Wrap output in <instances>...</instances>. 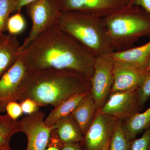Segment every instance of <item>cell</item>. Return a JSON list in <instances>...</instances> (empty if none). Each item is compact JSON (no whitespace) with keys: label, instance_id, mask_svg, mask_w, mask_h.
Segmentation results:
<instances>
[{"label":"cell","instance_id":"1","mask_svg":"<svg viewBox=\"0 0 150 150\" xmlns=\"http://www.w3.org/2000/svg\"><path fill=\"white\" fill-rule=\"evenodd\" d=\"M28 71L47 69L76 71L90 80L95 58L76 40L54 24L20 51Z\"/></svg>","mask_w":150,"mask_h":150},{"label":"cell","instance_id":"2","mask_svg":"<svg viewBox=\"0 0 150 150\" xmlns=\"http://www.w3.org/2000/svg\"><path fill=\"white\" fill-rule=\"evenodd\" d=\"M90 80L73 70L47 69L28 71L17 100H34L39 107H56L76 94L90 91Z\"/></svg>","mask_w":150,"mask_h":150},{"label":"cell","instance_id":"3","mask_svg":"<svg viewBox=\"0 0 150 150\" xmlns=\"http://www.w3.org/2000/svg\"><path fill=\"white\" fill-rule=\"evenodd\" d=\"M58 24L95 58L114 51L104 18L80 12H62Z\"/></svg>","mask_w":150,"mask_h":150},{"label":"cell","instance_id":"4","mask_svg":"<svg viewBox=\"0 0 150 150\" xmlns=\"http://www.w3.org/2000/svg\"><path fill=\"white\" fill-rule=\"evenodd\" d=\"M114 52L133 48L141 38L150 36V12L128 5L104 18Z\"/></svg>","mask_w":150,"mask_h":150},{"label":"cell","instance_id":"5","mask_svg":"<svg viewBox=\"0 0 150 150\" xmlns=\"http://www.w3.org/2000/svg\"><path fill=\"white\" fill-rule=\"evenodd\" d=\"M25 7L32 21V27L21 46L20 51L46 30L58 23L62 13L57 0H36Z\"/></svg>","mask_w":150,"mask_h":150},{"label":"cell","instance_id":"6","mask_svg":"<svg viewBox=\"0 0 150 150\" xmlns=\"http://www.w3.org/2000/svg\"><path fill=\"white\" fill-rule=\"evenodd\" d=\"M114 64L112 54L95 58L90 79V92L97 111L100 110L110 94L113 83Z\"/></svg>","mask_w":150,"mask_h":150},{"label":"cell","instance_id":"7","mask_svg":"<svg viewBox=\"0 0 150 150\" xmlns=\"http://www.w3.org/2000/svg\"><path fill=\"white\" fill-rule=\"evenodd\" d=\"M118 119L100 110L97 111L93 121L79 143L83 150H102L111 139Z\"/></svg>","mask_w":150,"mask_h":150},{"label":"cell","instance_id":"8","mask_svg":"<svg viewBox=\"0 0 150 150\" xmlns=\"http://www.w3.org/2000/svg\"><path fill=\"white\" fill-rule=\"evenodd\" d=\"M62 12H80L106 17L124 8L127 0H57Z\"/></svg>","mask_w":150,"mask_h":150},{"label":"cell","instance_id":"9","mask_svg":"<svg viewBox=\"0 0 150 150\" xmlns=\"http://www.w3.org/2000/svg\"><path fill=\"white\" fill-rule=\"evenodd\" d=\"M45 114L38 110L23 117L19 121L21 132L26 135L28 145L26 150H45L54 126L48 127L44 123Z\"/></svg>","mask_w":150,"mask_h":150},{"label":"cell","instance_id":"10","mask_svg":"<svg viewBox=\"0 0 150 150\" xmlns=\"http://www.w3.org/2000/svg\"><path fill=\"white\" fill-rule=\"evenodd\" d=\"M142 108L137 91H119L110 93L100 110L123 121L139 113Z\"/></svg>","mask_w":150,"mask_h":150},{"label":"cell","instance_id":"11","mask_svg":"<svg viewBox=\"0 0 150 150\" xmlns=\"http://www.w3.org/2000/svg\"><path fill=\"white\" fill-rule=\"evenodd\" d=\"M150 74L146 69L114 61L113 83L110 93L137 91Z\"/></svg>","mask_w":150,"mask_h":150},{"label":"cell","instance_id":"12","mask_svg":"<svg viewBox=\"0 0 150 150\" xmlns=\"http://www.w3.org/2000/svg\"><path fill=\"white\" fill-rule=\"evenodd\" d=\"M27 71L24 62L19 56L12 67L0 79V112L6 111L9 103L17 101L20 87Z\"/></svg>","mask_w":150,"mask_h":150},{"label":"cell","instance_id":"13","mask_svg":"<svg viewBox=\"0 0 150 150\" xmlns=\"http://www.w3.org/2000/svg\"><path fill=\"white\" fill-rule=\"evenodd\" d=\"M21 46L15 35H0V79L18 59Z\"/></svg>","mask_w":150,"mask_h":150},{"label":"cell","instance_id":"14","mask_svg":"<svg viewBox=\"0 0 150 150\" xmlns=\"http://www.w3.org/2000/svg\"><path fill=\"white\" fill-rule=\"evenodd\" d=\"M114 61L146 69L150 62V41L143 46L112 53Z\"/></svg>","mask_w":150,"mask_h":150},{"label":"cell","instance_id":"15","mask_svg":"<svg viewBox=\"0 0 150 150\" xmlns=\"http://www.w3.org/2000/svg\"><path fill=\"white\" fill-rule=\"evenodd\" d=\"M96 112L95 102L90 92L71 113L80 127L83 136L93 121Z\"/></svg>","mask_w":150,"mask_h":150},{"label":"cell","instance_id":"16","mask_svg":"<svg viewBox=\"0 0 150 150\" xmlns=\"http://www.w3.org/2000/svg\"><path fill=\"white\" fill-rule=\"evenodd\" d=\"M54 128L62 142L66 143H80L83 135L79 126L71 114L59 119Z\"/></svg>","mask_w":150,"mask_h":150},{"label":"cell","instance_id":"17","mask_svg":"<svg viewBox=\"0 0 150 150\" xmlns=\"http://www.w3.org/2000/svg\"><path fill=\"white\" fill-rule=\"evenodd\" d=\"M121 127L124 136L131 142L144 130L150 127V107L142 113H137L121 121Z\"/></svg>","mask_w":150,"mask_h":150},{"label":"cell","instance_id":"18","mask_svg":"<svg viewBox=\"0 0 150 150\" xmlns=\"http://www.w3.org/2000/svg\"><path fill=\"white\" fill-rule=\"evenodd\" d=\"M90 92L76 94L54 107V109L45 118V125L48 127L54 126L59 119L71 114L81 100Z\"/></svg>","mask_w":150,"mask_h":150},{"label":"cell","instance_id":"19","mask_svg":"<svg viewBox=\"0 0 150 150\" xmlns=\"http://www.w3.org/2000/svg\"><path fill=\"white\" fill-rule=\"evenodd\" d=\"M19 132V121L13 120L7 114L0 115V150L9 148L11 138L14 134Z\"/></svg>","mask_w":150,"mask_h":150},{"label":"cell","instance_id":"20","mask_svg":"<svg viewBox=\"0 0 150 150\" xmlns=\"http://www.w3.org/2000/svg\"><path fill=\"white\" fill-rule=\"evenodd\" d=\"M131 142L126 139L118 120L110 139L109 150H131Z\"/></svg>","mask_w":150,"mask_h":150},{"label":"cell","instance_id":"21","mask_svg":"<svg viewBox=\"0 0 150 150\" xmlns=\"http://www.w3.org/2000/svg\"><path fill=\"white\" fill-rule=\"evenodd\" d=\"M16 2V0H0V35L6 30L7 23Z\"/></svg>","mask_w":150,"mask_h":150},{"label":"cell","instance_id":"22","mask_svg":"<svg viewBox=\"0 0 150 150\" xmlns=\"http://www.w3.org/2000/svg\"><path fill=\"white\" fill-rule=\"evenodd\" d=\"M25 27V19L20 12L9 17L7 23L6 30L9 34L13 35L20 34L24 31Z\"/></svg>","mask_w":150,"mask_h":150},{"label":"cell","instance_id":"23","mask_svg":"<svg viewBox=\"0 0 150 150\" xmlns=\"http://www.w3.org/2000/svg\"><path fill=\"white\" fill-rule=\"evenodd\" d=\"M131 150H150V127L139 139L131 141Z\"/></svg>","mask_w":150,"mask_h":150},{"label":"cell","instance_id":"24","mask_svg":"<svg viewBox=\"0 0 150 150\" xmlns=\"http://www.w3.org/2000/svg\"><path fill=\"white\" fill-rule=\"evenodd\" d=\"M137 92L140 103L143 107L146 102L150 98V74Z\"/></svg>","mask_w":150,"mask_h":150},{"label":"cell","instance_id":"25","mask_svg":"<svg viewBox=\"0 0 150 150\" xmlns=\"http://www.w3.org/2000/svg\"><path fill=\"white\" fill-rule=\"evenodd\" d=\"M64 143L59 138L55 128L52 129L45 150H62Z\"/></svg>","mask_w":150,"mask_h":150},{"label":"cell","instance_id":"26","mask_svg":"<svg viewBox=\"0 0 150 150\" xmlns=\"http://www.w3.org/2000/svg\"><path fill=\"white\" fill-rule=\"evenodd\" d=\"M6 111L8 116L15 121L23 113L20 103H18L17 101L9 103L6 107Z\"/></svg>","mask_w":150,"mask_h":150},{"label":"cell","instance_id":"27","mask_svg":"<svg viewBox=\"0 0 150 150\" xmlns=\"http://www.w3.org/2000/svg\"><path fill=\"white\" fill-rule=\"evenodd\" d=\"M22 110L23 113L28 115L33 114L39 110V106L35 101L27 98L20 102Z\"/></svg>","mask_w":150,"mask_h":150},{"label":"cell","instance_id":"28","mask_svg":"<svg viewBox=\"0 0 150 150\" xmlns=\"http://www.w3.org/2000/svg\"><path fill=\"white\" fill-rule=\"evenodd\" d=\"M128 5L139 6L150 12V0H131Z\"/></svg>","mask_w":150,"mask_h":150},{"label":"cell","instance_id":"29","mask_svg":"<svg viewBox=\"0 0 150 150\" xmlns=\"http://www.w3.org/2000/svg\"><path fill=\"white\" fill-rule=\"evenodd\" d=\"M35 1L36 0H16V4L13 13L20 12L23 8L25 6L30 3Z\"/></svg>","mask_w":150,"mask_h":150},{"label":"cell","instance_id":"30","mask_svg":"<svg viewBox=\"0 0 150 150\" xmlns=\"http://www.w3.org/2000/svg\"><path fill=\"white\" fill-rule=\"evenodd\" d=\"M62 150H83L79 143H66Z\"/></svg>","mask_w":150,"mask_h":150},{"label":"cell","instance_id":"31","mask_svg":"<svg viewBox=\"0 0 150 150\" xmlns=\"http://www.w3.org/2000/svg\"><path fill=\"white\" fill-rule=\"evenodd\" d=\"M110 140H108L107 143L105 145L103 149L102 150H109V145H110Z\"/></svg>","mask_w":150,"mask_h":150},{"label":"cell","instance_id":"32","mask_svg":"<svg viewBox=\"0 0 150 150\" xmlns=\"http://www.w3.org/2000/svg\"><path fill=\"white\" fill-rule=\"evenodd\" d=\"M147 70L150 73V62L149 65H148L147 68Z\"/></svg>","mask_w":150,"mask_h":150},{"label":"cell","instance_id":"33","mask_svg":"<svg viewBox=\"0 0 150 150\" xmlns=\"http://www.w3.org/2000/svg\"><path fill=\"white\" fill-rule=\"evenodd\" d=\"M3 150H12L10 149V147L7 148V149H5Z\"/></svg>","mask_w":150,"mask_h":150},{"label":"cell","instance_id":"34","mask_svg":"<svg viewBox=\"0 0 150 150\" xmlns=\"http://www.w3.org/2000/svg\"><path fill=\"white\" fill-rule=\"evenodd\" d=\"M127 1H128V3L129 4V2L131 1V0H127Z\"/></svg>","mask_w":150,"mask_h":150}]
</instances>
